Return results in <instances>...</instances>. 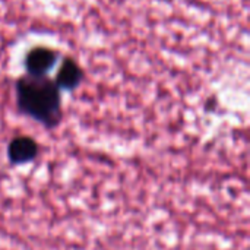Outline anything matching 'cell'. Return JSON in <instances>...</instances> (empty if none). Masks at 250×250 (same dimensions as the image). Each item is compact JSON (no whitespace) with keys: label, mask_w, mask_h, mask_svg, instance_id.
Masks as SVG:
<instances>
[{"label":"cell","mask_w":250,"mask_h":250,"mask_svg":"<svg viewBox=\"0 0 250 250\" xmlns=\"http://www.w3.org/2000/svg\"><path fill=\"white\" fill-rule=\"evenodd\" d=\"M85 79V72L79 66V63L70 57H66L56 75V85L60 91H73L76 89Z\"/></svg>","instance_id":"cell-4"},{"label":"cell","mask_w":250,"mask_h":250,"mask_svg":"<svg viewBox=\"0 0 250 250\" xmlns=\"http://www.w3.org/2000/svg\"><path fill=\"white\" fill-rule=\"evenodd\" d=\"M40 146L31 136H15L7 145V158L12 166H23L38 157Z\"/></svg>","instance_id":"cell-3"},{"label":"cell","mask_w":250,"mask_h":250,"mask_svg":"<svg viewBox=\"0 0 250 250\" xmlns=\"http://www.w3.org/2000/svg\"><path fill=\"white\" fill-rule=\"evenodd\" d=\"M59 60V53L48 47H34L31 48L23 60L26 75L32 76H47V73L54 67Z\"/></svg>","instance_id":"cell-2"},{"label":"cell","mask_w":250,"mask_h":250,"mask_svg":"<svg viewBox=\"0 0 250 250\" xmlns=\"http://www.w3.org/2000/svg\"><path fill=\"white\" fill-rule=\"evenodd\" d=\"M16 107L23 116L41 123L45 129H54L63 119L62 91L48 76L23 75L16 83Z\"/></svg>","instance_id":"cell-1"}]
</instances>
